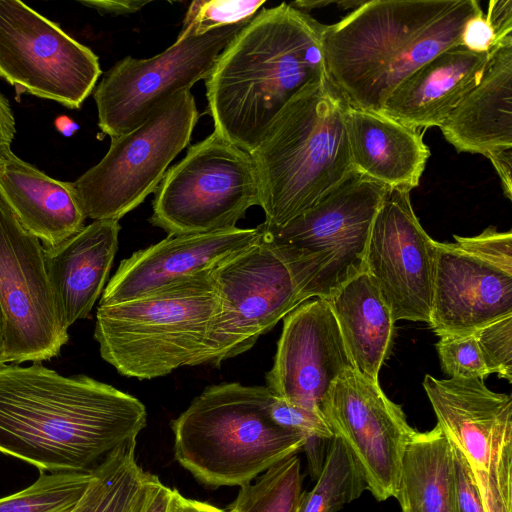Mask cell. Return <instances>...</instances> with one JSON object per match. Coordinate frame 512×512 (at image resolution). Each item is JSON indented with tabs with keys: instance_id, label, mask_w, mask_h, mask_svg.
<instances>
[{
	"instance_id": "cell-15",
	"label": "cell",
	"mask_w": 512,
	"mask_h": 512,
	"mask_svg": "<svg viewBox=\"0 0 512 512\" xmlns=\"http://www.w3.org/2000/svg\"><path fill=\"white\" fill-rule=\"evenodd\" d=\"M436 256L437 241L415 215L410 191L387 188L372 224L364 271L395 322L429 323Z\"/></svg>"
},
{
	"instance_id": "cell-7",
	"label": "cell",
	"mask_w": 512,
	"mask_h": 512,
	"mask_svg": "<svg viewBox=\"0 0 512 512\" xmlns=\"http://www.w3.org/2000/svg\"><path fill=\"white\" fill-rule=\"evenodd\" d=\"M212 274L219 307L195 366L219 365L248 351L308 300V280L296 258L261 232L257 241L226 258Z\"/></svg>"
},
{
	"instance_id": "cell-45",
	"label": "cell",
	"mask_w": 512,
	"mask_h": 512,
	"mask_svg": "<svg viewBox=\"0 0 512 512\" xmlns=\"http://www.w3.org/2000/svg\"><path fill=\"white\" fill-rule=\"evenodd\" d=\"M4 339H5V316L0 303V365L6 363L4 357Z\"/></svg>"
},
{
	"instance_id": "cell-1",
	"label": "cell",
	"mask_w": 512,
	"mask_h": 512,
	"mask_svg": "<svg viewBox=\"0 0 512 512\" xmlns=\"http://www.w3.org/2000/svg\"><path fill=\"white\" fill-rule=\"evenodd\" d=\"M146 425L144 404L109 384L0 365V452L41 472H89Z\"/></svg>"
},
{
	"instance_id": "cell-26",
	"label": "cell",
	"mask_w": 512,
	"mask_h": 512,
	"mask_svg": "<svg viewBox=\"0 0 512 512\" xmlns=\"http://www.w3.org/2000/svg\"><path fill=\"white\" fill-rule=\"evenodd\" d=\"M396 499L402 512H457L453 446L438 425L409 442Z\"/></svg>"
},
{
	"instance_id": "cell-35",
	"label": "cell",
	"mask_w": 512,
	"mask_h": 512,
	"mask_svg": "<svg viewBox=\"0 0 512 512\" xmlns=\"http://www.w3.org/2000/svg\"><path fill=\"white\" fill-rule=\"evenodd\" d=\"M452 244L467 253L512 275V233L499 232L494 227L486 228L472 237L454 236Z\"/></svg>"
},
{
	"instance_id": "cell-16",
	"label": "cell",
	"mask_w": 512,
	"mask_h": 512,
	"mask_svg": "<svg viewBox=\"0 0 512 512\" xmlns=\"http://www.w3.org/2000/svg\"><path fill=\"white\" fill-rule=\"evenodd\" d=\"M351 369L354 366L329 304L311 298L283 318L266 387L278 398L322 414L332 385Z\"/></svg>"
},
{
	"instance_id": "cell-22",
	"label": "cell",
	"mask_w": 512,
	"mask_h": 512,
	"mask_svg": "<svg viewBox=\"0 0 512 512\" xmlns=\"http://www.w3.org/2000/svg\"><path fill=\"white\" fill-rule=\"evenodd\" d=\"M439 128L458 152L512 148V36L492 48L480 82Z\"/></svg>"
},
{
	"instance_id": "cell-13",
	"label": "cell",
	"mask_w": 512,
	"mask_h": 512,
	"mask_svg": "<svg viewBox=\"0 0 512 512\" xmlns=\"http://www.w3.org/2000/svg\"><path fill=\"white\" fill-rule=\"evenodd\" d=\"M0 303L5 316L6 363L57 357L68 341L45 266L44 246L0 196Z\"/></svg>"
},
{
	"instance_id": "cell-24",
	"label": "cell",
	"mask_w": 512,
	"mask_h": 512,
	"mask_svg": "<svg viewBox=\"0 0 512 512\" xmlns=\"http://www.w3.org/2000/svg\"><path fill=\"white\" fill-rule=\"evenodd\" d=\"M0 196L44 247L56 246L84 227L72 183L51 178L11 149L0 156Z\"/></svg>"
},
{
	"instance_id": "cell-12",
	"label": "cell",
	"mask_w": 512,
	"mask_h": 512,
	"mask_svg": "<svg viewBox=\"0 0 512 512\" xmlns=\"http://www.w3.org/2000/svg\"><path fill=\"white\" fill-rule=\"evenodd\" d=\"M93 51L18 0H0V77L34 96L79 108L101 75Z\"/></svg>"
},
{
	"instance_id": "cell-34",
	"label": "cell",
	"mask_w": 512,
	"mask_h": 512,
	"mask_svg": "<svg viewBox=\"0 0 512 512\" xmlns=\"http://www.w3.org/2000/svg\"><path fill=\"white\" fill-rule=\"evenodd\" d=\"M484 512H512V447L488 471H474Z\"/></svg>"
},
{
	"instance_id": "cell-42",
	"label": "cell",
	"mask_w": 512,
	"mask_h": 512,
	"mask_svg": "<svg viewBox=\"0 0 512 512\" xmlns=\"http://www.w3.org/2000/svg\"><path fill=\"white\" fill-rule=\"evenodd\" d=\"M169 512H224L208 502L184 497L177 489L172 488Z\"/></svg>"
},
{
	"instance_id": "cell-18",
	"label": "cell",
	"mask_w": 512,
	"mask_h": 512,
	"mask_svg": "<svg viewBox=\"0 0 512 512\" xmlns=\"http://www.w3.org/2000/svg\"><path fill=\"white\" fill-rule=\"evenodd\" d=\"M426 395L437 425L474 471H488L512 447V398L480 379L426 375Z\"/></svg>"
},
{
	"instance_id": "cell-27",
	"label": "cell",
	"mask_w": 512,
	"mask_h": 512,
	"mask_svg": "<svg viewBox=\"0 0 512 512\" xmlns=\"http://www.w3.org/2000/svg\"><path fill=\"white\" fill-rule=\"evenodd\" d=\"M136 444H123L92 469L88 486L69 512H143L160 479L138 464Z\"/></svg>"
},
{
	"instance_id": "cell-17",
	"label": "cell",
	"mask_w": 512,
	"mask_h": 512,
	"mask_svg": "<svg viewBox=\"0 0 512 512\" xmlns=\"http://www.w3.org/2000/svg\"><path fill=\"white\" fill-rule=\"evenodd\" d=\"M259 237L258 227L168 235L121 261L103 290L99 305L132 300L213 269Z\"/></svg>"
},
{
	"instance_id": "cell-11",
	"label": "cell",
	"mask_w": 512,
	"mask_h": 512,
	"mask_svg": "<svg viewBox=\"0 0 512 512\" xmlns=\"http://www.w3.org/2000/svg\"><path fill=\"white\" fill-rule=\"evenodd\" d=\"M250 19L201 35L180 32L174 44L158 55L118 61L94 91L102 132L112 138L135 129L169 97L205 80L220 53Z\"/></svg>"
},
{
	"instance_id": "cell-8",
	"label": "cell",
	"mask_w": 512,
	"mask_h": 512,
	"mask_svg": "<svg viewBox=\"0 0 512 512\" xmlns=\"http://www.w3.org/2000/svg\"><path fill=\"white\" fill-rule=\"evenodd\" d=\"M198 117L194 96L182 90L135 129L112 137L100 162L72 182L85 218L119 221L154 193Z\"/></svg>"
},
{
	"instance_id": "cell-30",
	"label": "cell",
	"mask_w": 512,
	"mask_h": 512,
	"mask_svg": "<svg viewBox=\"0 0 512 512\" xmlns=\"http://www.w3.org/2000/svg\"><path fill=\"white\" fill-rule=\"evenodd\" d=\"M91 471L41 472L32 485L0 498V512H69L88 486Z\"/></svg>"
},
{
	"instance_id": "cell-39",
	"label": "cell",
	"mask_w": 512,
	"mask_h": 512,
	"mask_svg": "<svg viewBox=\"0 0 512 512\" xmlns=\"http://www.w3.org/2000/svg\"><path fill=\"white\" fill-rule=\"evenodd\" d=\"M81 4L97 10L102 15H127L140 10L149 1L141 0H90L80 1Z\"/></svg>"
},
{
	"instance_id": "cell-21",
	"label": "cell",
	"mask_w": 512,
	"mask_h": 512,
	"mask_svg": "<svg viewBox=\"0 0 512 512\" xmlns=\"http://www.w3.org/2000/svg\"><path fill=\"white\" fill-rule=\"evenodd\" d=\"M489 55L461 44L445 49L407 76L379 113L415 129L440 127L480 82Z\"/></svg>"
},
{
	"instance_id": "cell-5",
	"label": "cell",
	"mask_w": 512,
	"mask_h": 512,
	"mask_svg": "<svg viewBox=\"0 0 512 512\" xmlns=\"http://www.w3.org/2000/svg\"><path fill=\"white\" fill-rule=\"evenodd\" d=\"M272 398L266 386H208L171 422L175 459L207 487L240 488L303 451L301 434L270 419Z\"/></svg>"
},
{
	"instance_id": "cell-2",
	"label": "cell",
	"mask_w": 512,
	"mask_h": 512,
	"mask_svg": "<svg viewBox=\"0 0 512 512\" xmlns=\"http://www.w3.org/2000/svg\"><path fill=\"white\" fill-rule=\"evenodd\" d=\"M324 29L289 3L258 11L205 79L214 132L249 153L254 150L285 105L326 73Z\"/></svg>"
},
{
	"instance_id": "cell-40",
	"label": "cell",
	"mask_w": 512,
	"mask_h": 512,
	"mask_svg": "<svg viewBox=\"0 0 512 512\" xmlns=\"http://www.w3.org/2000/svg\"><path fill=\"white\" fill-rule=\"evenodd\" d=\"M493 164L501 181L504 195L512 199V148L501 149L486 156Z\"/></svg>"
},
{
	"instance_id": "cell-37",
	"label": "cell",
	"mask_w": 512,
	"mask_h": 512,
	"mask_svg": "<svg viewBox=\"0 0 512 512\" xmlns=\"http://www.w3.org/2000/svg\"><path fill=\"white\" fill-rule=\"evenodd\" d=\"M460 44L475 53H489L496 45L494 31L483 12L466 22Z\"/></svg>"
},
{
	"instance_id": "cell-41",
	"label": "cell",
	"mask_w": 512,
	"mask_h": 512,
	"mask_svg": "<svg viewBox=\"0 0 512 512\" xmlns=\"http://www.w3.org/2000/svg\"><path fill=\"white\" fill-rule=\"evenodd\" d=\"M16 133L15 118L8 99L0 92V156L11 149Z\"/></svg>"
},
{
	"instance_id": "cell-4",
	"label": "cell",
	"mask_w": 512,
	"mask_h": 512,
	"mask_svg": "<svg viewBox=\"0 0 512 512\" xmlns=\"http://www.w3.org/2000/svg\"><path fill=\"white\" fill-rule=\"evenodd\" d=\"M349 104L327 74L300 90L250 152L266 229L284 226L354 172L344 123Z\"/></svg>"
},
{
	"instance_id": "cell-6",
	"label": "cell",
	"mask_w": 512,
	"mask_h": 512,
	"mask_svg": "<svg viewBox=\"0 0 512 512\" xmlns=\"http://www.w3.org/2000/svg\"><path fill=\"white\" fill-rule=\"evenodd\" d=\"M213 269L132 300L98 305L94 338L101 357L139 380L195 366L219 307Z\"/></svg>"
},
{
	"instance_id": "cell-20",
	"label": "cell",
	"mask_w": 512,
	"mask_h": 512,
	"mask_svg": "<svg viewBox=\"0 0 512 512\" xmlns=\"http://www.w3.org/2000/svg\"><path fill=\"white\" fill-rule=\"evenodd\" d=\"M117 220H95L52 247H44L48 282L62 327L86 318L103 292L118 249Z\"/></svg>"
},
{
	"instance_id": "cell-43",
	"label": "cell",
	"mask_w": 512,
	"mask_h": 512,
	"mask_svg": "<svg viewBox=\"0 0 512 512\" xmlns=\"http://www.w3.org/2000/svg\"><path fill=\"white\" fill-rule=\"evenodd\" d=\"M171 495L172 488L159 480L143 512H169Z\"/></svg>"
},
{
	"instance_id": "cell-3",
	"label": "cell",
	"mask_w": 512,
	"mask_h": 512,
	"mask_svg": "<svg viewBox=\"0 0 512 512\" xmlns=\"http://www.w3.org/2000/svg\"><path fill=\"white\" fill-rule=\"evenodd\" d=\"M483 12L476 0H368L325 25L328 78L349 106L380 112L418 67L459 45L466 22Z\"/></svg>"
},
{
	"instance_id": "cell-14",
	"label": "cell",
	"mask_w": 512,
	"mask_h": 512,
	"mask_svg": "<svg viewBox=\"0 0 512 512\" xmlns=\"http://www.w3.org/2000/svg\"><path fill=\"white\" fill-rule=\"evenodd\" d=\"M322 414L359 467L367 490L378 501L396 498L404 453L417 432L401 406L378 382L351 369L332 385Z\"/></svg>"
},
{
	"instance_id": "cell-19",
	"label": "cell",
	"mask_w": 512,
	"mask_h": 512,
	"mask_svg": "<svg viewBox=\"0 0 512 512\" xmlns=\"http://www.w3.org/2000/svg\"><path fill=\"white\" fill-rule=\"evenodd\" d=\"M512 315V275L437 242L429 326L436 335L473 334Z\"/></svg>"
},
{
	"instance_id": "cell-32",
	"label": "cell",
	"mask_w": 512,
	"mask_h": 512,
	"mask_svg": "<svg viewBox=\"0 0 512 512\" xmlns=\"http://www.w3.org/2000/svg\"><path fill=\"white\" fill-rule=\"evenodd\" d=\"M435 346L441 368L450 378L483 380L490 375L474 333L440 335Z\"/></svg>"
},
{
	"instance_id": "cell-38",
	"label": "cell",
	"mask_w": 512,
	"mask_h": 512,
	"mask_svg": "<svg viewBox=\"0 0 512 512\" xmlns=\"http://www.w3.org/2000/svg\"><path fill=\"white\" fill-rule=\"evenodd\" d=\"M492 27L496 44L512 36V0H491L485 16Z\"/></svg>"
},
{
	"instance_id": "cell-23",
	"label": "cell",
	"mask_w": 512,
	"mask_h": 512,
	"mask_svg": "<svg viewBox=\"0 0 512 512\" xmlns=\"http://www.w3.org/2000/svg\"><path fill=\"white\" fill-rule=\"evenodd\" d=\"M344 123L355 172L388 188L411 191L419 185L430 157L420 129L351 106Z\"/></svg>"
},
{
	"instance_id": "cell-46",
	"label": "cell",
	"mask_w": 512,
	"mask_h": 512,
	"mask_svg": "<svg viewBox=\"0 0 512 512\" xmlns=\"http://www.w3.org/2000/svg\"><path fill=\"white\" fill-rule=\"evenodd\" d=\"M224 512H243V511H240V510L235 509V508L227 507V509L224 510Z\"/></svg>"
},
{
	"instance_id": "cell-9",
	"label": "cell",
	"mask_w": 512,
	"mask_h": 512,
	"mask_svg": "<svg viewBox=\"0 0 512 512\" xmlns=\"http://www.w3.org/2000/svg\"><path fill=\"white\" fill-rule=\"evenodd\" d=\"M149 222L168 235L232 229L259 206V180L251 154L212 132L189 146L155 190Z\"/></svg>"
},
{
	"instance_id": "cell-25",
	"label": "cell",
	"mask_w": 512,
	"mask_h": 512,
	"mask_svg": "<svg viewBox=\"0 0 512 512\" xmlns=\"http://www.w3.org/2000/svg\"><path fill=\"white\" fill-rule=\"evenodd\" d=\"M325 300L336 318L354 369L378 382L391 349L395 324L379 289L363 271Z\"/></svg>"
},
{
	"instance_id": "cell-28",
	"label": "cell",
	"mask_w": 512,
	"mask_h": 512,
	"mask_svg": "<svg viewBox=\"0 0 512 512\" xmlns=\"http://www.w3.org/2000/svg\"><path fill=\"white\" fill-rule=\"evenodd\" d=\"M365 490L359 467L341 440L333 436L314 487L303 494L300 512H337Z\"/></svg>"
},
{
	"instance_id": "cell-36",
	"label": "cell",
	"mask_w": 512,
	"mask_h": 512,
	"mask_svg": "<svg viewBox=\"0 0 512 512\" xmlns=\"http://www.w3.org/2000/svg\"><path fill=\"white\" fill-rule=\"evenodd\" d=\"M453 446L457 512H484L473 469L464 455Z\"/></svg>"
},
{
	"instance_id": "cell-29",
	"label": "cell",
	"mask_w": 512,
	"mask_h": 512,
	"mask_svg": "<svg viewBox=\"0 0 512 512\" xmlns=\"http://www.w3.org/2000/svg\"><path fill=\"white\" fill-rule=\"evenodd\" d=\"M297 454L287 457L240 487L236 499L228 506L243 512H300L305 491Z\"/></svg>"
},
{
	"instance_id": "cell-44",
	"label": "cell",
	"mask_w": 512,
	"mask_h": 512,
	"mask_svg": "<svg viewBox=\"0 0 512 512\" xmlns=\"http://www.w3.org/2000/svg\"><path fill=\"white\" fill-rule=\"evenodd\" d=\"M55 126L63 135L66 136H70L75 130L78 129L77 124H75L74 121H72V119L67 116L58 117L55 121Z\"/></svg>"
},
{
	"instance_id": "cell-10",
	"label": "cell",
	"mask_w": 512,
	"mask_h": 512,
	"mask_svg": "<svg viewBox=\"0 0 512 512\" xmlns=\"http://www.w3.org/2000/svg\"><path fill=\"white\" fill-rule=\"evenodd\" d=\"M387 188L354 172L284 226L257 227L298 260L309 279V299H326L364 271L372 224Z\"/></svg>"
},
{
	"instance_id": "cell-33",
	"label": "cell",
	"mask_w": 512,
	"mask_h": 512,
	"mask_svg": "<svg viewBox=\"0 0 512 512\" xmlns=\"http://www.w3.org/2000/svg\"><path fill=\"white\" fill-rule=\"evenodd\" d=\"M489 374L512 381V315L474 333Z\"/></svg>"
},
{
	"instance_id": "cell-31",
	"label": "cell",
	"mask_w": 512,
	"mask_h": 512,
	"mask_svg": "<svg viewBox=\"0 0 512 512\" xmlns=\"http://www.w3.org/2000/svg\"><path fill=\"white\" fill-rule=\"evenodd\" d=\"M265 3L264 0H195L185 14L180 32L201 35L248 20Z\"/></svg>"
}]
</instances>
